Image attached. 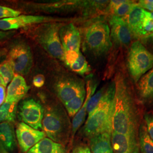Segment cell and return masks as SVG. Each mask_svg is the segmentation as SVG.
I'll return each instance as SVG.
<instances>
[{
	"label": "cell",
	"instance_id": "22",
	"mask_svg": "<svg viewBox=\"0 0 153 153\" xmlns=\"http://www.w3.org/2000/svg\"><path fill=\"white\" fill-rule=\"evenodd\" d=\"M16 103L5 102L0 106V123L3 122L14 123L16 118Z\"/></svg>",
	"mask_w": 153,
	"mask_h": 153
},
{
	"label": "cell",
	"instance_id": "1",
	"mask_svg": "<svg viewBox=\"0 0 153 153\" xmlns=\"http://www.w3.org/2000/svg\"><path fill=\"white\" fill-rule=\"evenodd\" d=\"M115 83L112 131L127 135H136L137 110L129 87L125 78L121 74L116 77Z\"/></svg>",
	"mask_w": 153,
	"mask_h": 153
},
{
	"label": "cell",
	"instance_id": "16",
	"mask_svg": "<svg viewBox=\"0 0 153 153\" xmlns=\"http://www.w3.org/2000/svg\"><path fill=\"white\" fill-rule=\"evenodd\" d=\"M0 142L9 152L15 150L16 147V136L13 123H0Z\"/></svg>",
	"mask_w": 153,
	"mask_h": 153
},
{
	"label": "cell",
	"instance_id": "33",
	"mask_svg": "<svg viewBox=\"0 0 153 153\" xmlns=\"http://www.w3.org/2000/svg\"><path fill=\"white\" fill-rule=\"evenodd\" d=\"M140 7L153 11V0H141L137 3Z\"/></svg>",
	"mask_w": 153,
	"mask_h": 153
},
{
	"label": "cell",
	"instance_id": "34",
	"mask_svg": "<svg viewBox=\"0 0 153 153\" xmlns=\"http://www.w3.org/2000/svg\"><path fill=\"white\" fill-rule=\"evenodd\" d=\"M126 1L125 0H113L109 1V4L107 6V11L112 13L113 11L117 6L124 3Z\"/></svg>",
	"mask_w": 153,
	"mask_h": 153
},
{
	"label": "cell",
	"instance_id": "12",
	"mask_svg": "<svg viewBox=\"0 0 153 153\" xmlns=\"http://www.w3.org/2000/svg\"><path fill=\"white\" fill-rule=\"evenodd\" d=\"M59 35L64 52L80 51L81 35L73 23H64L60 28Z\"/></svg>",
	"mask_w": 153,
	"mask_h": 153
},
{
	"label": "cell",
	"instance_id": "36",
	"mask_svg": "<svg viewBox=\"0 0 153 153\" xmlns=\"http://www.w3.org/2000/svg\"><path fill=\"white\" fill-rule=\"evenodd\" d=\"M73 153H91L90 149L87 146H78L74 149Z\"/></svg>",
	"mask_w": 153,
	"mask_h": 153
},
{
	"label": "cell",
	"instance_id": "11",
	"mask_svg": "<svg viewBox=\"0 0 153 153\" xmlns=\"http://www.w3.org/2000/svg\"><path fill=\"white\" fill-rule=\"evenodd\" d=\"M55 88L59 98L64 104L86 91L83 82L74 78L61 79L56 84Z\"/></svg>",
	"mask_w": 153,
	"mask_h": 153
},
{
	"label": "cell",
	"instance_id": "2",
	"mask_svg": "<svg viewBox=\"0 0 153 153\" xmlns=\"http://www.w3.org/2000/svg\"><path fill=\"white\" fill-rule=\"evenodd\" d=\"M115 93V83L113 82L105 88L98 105L88 115L83 129L86 136L90 138L105 133L112 134Z\"/></svg>",
	"mask_w": 153,
	"mask_h": 153
},
{
	"label": "cell",
	"instance_id": "19",
	"mask_svg": "<svg viewBox=\"0 0 153 153\" xmlns=\"http://www.w3.org/2000/svg\"><path fill=\"white\" fill-rule=\"evenodd\" d=\"M26 153H67V151L62 144L45 137Z\"/></svg>",
	"mask_w": 153,
	"mask_h": 153
},
{
	"label": "cell",
	"instance_id": "15",
	"mask_svg": "<svg viewBox=\"0 0 153 153\" xmlns=\"http://www.w3.org/2000/svg\"><path fill=\"white\" fill-rule=\"evenodd\" d=\"M29 88L23 76L15 74L7 88L5 102L18 103L26 95Z\"/></svg>",
	"mask_w": 153,
	"mask_h": 153
},
{
	"label": "cell",
	"instance_id": "9",
	"mask_svg": "<svg viewBox=\"0 0 153 153\" xmlns=\"http://www.w3.org/2000/svg\"><path fill=\"white\" fill-rule=\"evenodd\" d=\"M44 114L42 105L33 99L23 101L19 108V114L23 123L36 130L43 129Z\"/></svg>",
	"mask_w": 153,
	"mask_h": 153
},
{
	"label": "cell",
	"instance_id": "28",
	"mask_svg": "<svg viewBox=\"0 0 153 153\" xmlns=\"http://www.w3.org/2000/svg\"><path fill=\"white\" fill-rule=\"evenodd\" d=\"M105 90V88H102V89L99 90L97 93H95L94 95L91 96V97L89 99L86 109L87 113H88V115H90L98 105L104 94Z\"/></svg>",
	"mask_w": 153,
	"mask_h": 153
},
{
	"label": "cell",
	"instance_id": "17",
	"mask_svg": "<svg viewBox=\"0 0 153 153\" xmlns=\"http://www.w3.org/2000/svg\"><path fill=\"white\" fill-rule=\"evenodd\" d=\"M143 15L144 9L136 4L126 16L127 21H126L130 28L132 35L137 38L142 36V23Z\"/></svg>",
	"mask_w": 153,
	"mask_h": 153
},
{
	"label": "cell",
	"instance_id": "24",
	"mask_svg": "<svg viewBox=\"0 0 153 153\" xmlns=\"http://www.w3.org/2000/svg\"><path fill=\"white\" fill-rule=\"evenodd\" d=\"M86 96V92L85 91L65 104L66 111L71 117H73L76 115L81 108Z\"/></svg>",
	"mask_w": 153,
	"mask_h": 153
},
{
	"label": "cell",
	"instance_id": "32",
	"mask_svg": "<svg viewBox=\"0 0 153 153\" xmlns=\"http://www.w3.org/2000/svg\"><path fill=\"white\" fill-rule=\"evenodd\" d=\"M16 31H4L0 30V44L7 42L9 39L11 38L15 34Z\"/></svg>",
	"mask_w": 153,
	"mask_h": 153
},
{
	"label": "cell",
	"instance_id": "41",
	"mask_svg": "<svg viewBox=\"0 0 153 153\" xmlns=\"http://www.w3.org/2000/svg\"><path fill=\"white\" fill-rule=\"evenodd\" d=\"M147 14H148V16L150 19H152V20H153V11L152 12V13H150V12H149V11H147Z\"/></svg>",
	"mask_w": 153,
	"mask_h": 153
},
{
	"label": "cell",
	"instance_id": "20",
	"mask_svg": "<svg viewBox=\"0 0 153 153\" xmlns=\"http://www.w3.org/2000/svg\"><path fill=\"white\" fill-rule=\"evenodd\" d=\"M97 88V85H91V82H88L87 84V91H86V98L85 99V102L82 105L81 108L78 112V113L75 115L73 121H72V135L74 136L79 129V128L82 126L83 123L86 115L87 113V105L88 102L91 96L94 94Z\"/></svg>",
	"mask_w": 153,
	"mask_h": 153
},
{
	"label": "cell",
	"instance_id": "13",
	"mask_svg": "<svg viewBox=\"0 0 153 153\" xmlns=\"http://www.w3.org/2000/svg\"><path fill=\"white\" fill-rule=\"evenodd\" d=\"M109 25L111 38L116 44L126 46L130 43L133 35L125 18L112 16Z\"/></svg>",
	"mask_w": 153,
	"mask_h": 153
},
{
	"label": "cell",
	"instance_id": "23",
	"mask_svg": "<svg viewBox=\"0 0 153 153\" xmlns=\"http://www.w3.org/2000/svg\"><path fill=\"white\" fill-rule=\"evenodd\" d=\"M139 148L142 153H153V141L145 124H142L139 129Z\"/></svg>",
	"mask_w": 153,
	"mask_h": 153
},
{
	"label": "cell",
	"instance_id": "42",
	"mask_svg": "<svg viewBox=\"0 0 153 153\" xmlns=\"http://www.w3.org/2000/svg\"><path fill=\"white\" fill-rule=\"evenodd\" d=\"M0 85H3V86H5L4 83L3 82V81H2V78H1V76H0Z\"/></svg>",
	"mask_w": 153,
	"mask_h": 153
},
{
	"label": "cell",
	"instance_id": "29",
	"mask_svg": "<svg viewBox=\"0 0 153 153\" xmlns=\"http://www.w3.org/2000/svg\"><path fill=\"white\" fill-rule=\"evenodd\" d=\"M153 33V20L150 19L147 14V11L144 10V15L142 20V35H149Z\"/></svg>",
	"mask_w": 153,
	"mask_h": 153
},
{
	"label": "cell",
	"instance_id": "40",
	"mask_svg": "<svg viewBox=\"0 0 153 153\" xmlns=\"http://www.w3.org/2000/svg\"><path fill=\"white\" fill-rule=\"evenodd\" d=\"M145 38L148 39H149L153 43V33H152L150 34V35H148V36H146V37Z\"/></svg>",
	"mask_w": 153,
	"mask_h": 153
},
{
	"label": "cell",
	"instance_id": "21",
	"mask_svg": "<svg viewBox=\"0 0 153 153\" xmlns=\"http://www.w3.org/2000/svg\"><path fill=\"white\" fill-rule=\"evenodd\" d=\"M137 90L140 98L143 100L153 99V68L140 78Z\"/></svg>",
	"mask_w": 153,
	"mask_h": 153
},
{
	"label": "cell",
	"instance_id": "38",
	"mask_svg": "<svg viewBox=\"0 0 153 153\" xmlns=\"http://www.w3.org/2000/svg\"><path fill=\"white\" fill-rule=\"evenodd\" d=\"M7 49L6 48H0V61L3 58L4 56L7 55Z\"/></svg>",
	"mask_w": 153,
	"mask_h": 153
},
{
	"label": "cell",
	"instance_id": "3",
	"mask_svg": "<svg viewBox=\"0 0 153 153\" xmlns=\"http://www.w3.org/2000/svg\"><path fill=\"white\" fill-rule=\"evenodd\" d=\"M83 49L96 57L105 55L112 47L110 28L102 18L88 22L83 35Z\"/></svg>",
	"mask_w": 153,
	"mask_h": 153
},
{
	"label": "cell",
	"instance_id": "10",
	"mask_svg": "<svg viewBox=\"0 0 153 153\" xmlns=\"http://www.w3.org/2000/svg\"><path fill=\"white\" fill-rule=\"evenodd\" d=\"M16 136L22 152L27 153L31 148L44 138L46 134L44 131L35 129L22 122L16 126Z\"/></svg>",
	"mask_w": 153,
	"mask_h": 153
},
{
	"label": "cell",
	"instance_id": "35",
	"mask_svg": "<svg viewBox=\"0 0 153 153\" xmlns=\"http://www.w3.org/2000/svg\"><path fill=\"white\" fill-rule=\"evenodd\" d=\"M45 82L44 76L42 74H38L35 76L33 79V84L36 88H41L44 85Z\"/></svg>",
	"mask_w": 153,
	"mask_h": 153
},
{
	"label": "cell",
	"instance_id": "8",
	"mask_svg": "<svg viewBox=\"0 0 153 153\" xmlns=\"http://www.w3.org/2000/svg\"><path fill=\"white\" fill-rule=\"evenodd\" d=\"M70 19L53 16L33 15H20L19 16L0 19V30L4 31H15L19 28L29 27L49 22H67Z\"/></svg>",
	"mask_w": 153,
	"mask_h": 153
},
{
	"label": "cell",
	"instance_id": "4",
	"mask_svg": "<svg viewBox=\"0 0 153 153\" xmlns=\"http://www.w3.org/2000/svg\"><path fill=\"white\" fill-rule=\"evenodd\" d=\"M64 23L49 22L40 24L34 28L35 40L51 56L64 61V50L61 42L59 30Z\"/></svg>",
	"mask_w": 153,
	"mask_h": 153
},
{
	"label": "cell",
	"instance_id": "18",
	"mask_svg": "<svg viewBox=\"0 0 153 153\" xmlns=\"http://www.w3.org/2000/svg\"><path fill=\"white\" fill-rule=\"evenodd\" d=\"M91 153H113L111 134L102 133L90 138Z\"/></svg>",
	"mask_w": 153,
	"mask_h": 153
},
{
	"label": "cell",
	"instance_id": "39",
	"mask_svg": "<svg viewBox=\"0 0 153 153\" xmlns=\"http://www.w3.org/2000/svg\"><path fill=\"white\" fill-rule=\"evenodd\" d=\"M0 153H10L5 148H4V146L2 145V144L0 142Z\"/></svg>",
	"mask_w": 153,
	"mask_h": 153
},
{
	"label": "cell",
	"instance_id": "25",
	"mask_svg": "<svg viewBox=\"0 0 153 153\" xmlns=\"http://www.w3.org/2000/svg\"><path fill=\"white\" fill-rule=\"evenodd\" d=\"M15 76V72L11 63L6 60L0 63V76L1 77L5 86H6Z\"/></svg>",
	"mask_w": 153,
	"mask_h": 153
},
{
	"label": "cell",
	"instance_id": "7",
	"mask_svg": "<svg viewBox=\"0 0 153 153\" xmlns=\"http://www.w3.org/2000/svg\"><path fill=\"white\" fill-rule=\"evenodd\" d=\"M7 60L11 63L16 74L27 75L33 65V57L30 45L25 41L16 40L7 52Z\"/></svg>",
	"mask_w": 153,
	"mask_h": 153
},
{
	"label": "cell",
	"instance_id": "27",
	"mask_svg": "<svg viewBox=\"0 0 153 153\" xmlns=\"http://www.w3.org/2000/svg\"><path fill=\"white\" fill-rule=\"evenodd\" d=\"M135 4L136 3H134V1H126L124 3L117 6L115 9L112 12V14L114 16L120 18L127 16Z\"/></svg>",
	"mask_w": 153,
	"mask_h": 153
},
{
	"label": "cell",
	"instance_id": "6",
	"mask_svg": "<svg viewBox=\"0 0 153 153\" xmlns=\"http://www.w3.org/2000/svg\"><path fill=\"white\" fill-rule=\"evenodd\" d=\"M42 126L46 136L53 141L61 144L67 139L69 126L60 109L56 107L45 109Z\"/></svg>",
	"mask_w": 153,
	"mask_h": 153
},
{
	"label": "cell",
	"instance_id": "5",
	"mask_svg": "<svg viewBox=\"0 0 153 153\" xmlns=\"http://www.w3.org/2000/svg\"><path fill=\"white\" fill-rule=\"evenodd\" d=\"M153 66V54L139 41L133 42L129 49L128 68L132 79L137 82Z\"/></svg>",
	"mask_w": 153,
	"mask_h": 153
},
{
	"label": "cell",
	"instance_id": "26",
	"mask_svg": "<svg viewBox=\"0 0 153 153\" xmlns=\"http://www.w3.org/2000/svg\"><path fill=\"white\" fill-rule=\"evenodd\" d=\"M71 71L80 75H84L90 71V69L88 65L86 58L80 52L79 56L76 60L68 66Z\"/></svg>",
	"mask_w": 153,
	"mask_h": 153
},
{
	"label": "cell",
	"instance_id": "31",
	"mask_svg": "<svg viewBox=\"0 0 153 153\" xmlns=\"http://www.w3.org/2000/svg\"><path fill=\"white\" fill-rule=\"evenodd\" d=\"M145 120L146 122V126L148 134L153 141V114H146L145 116Z\"/></svg>",
	"mask_w": 153,
	"mask_h": 153
},
{
	"label": "cell",
	"instance_id": "37",
	"mask_svg": "<svg viewBox=\"0 0 153 153\" xmlns=\"http://www.w3.org/2000/svg\"><path fill=\"white\" fill-rule=\"evenodd\" d=\"M5 87L3 85H0V106L5 102Z\"/></svg>",
	"mask_w": 153,
	"mask_h": 153
},
{
	"label": "cell",
	"instance_id": "30",
	"mask_svg": "<svg viewBox=\"0 0 153 153\" xmlns=\"http://www.w3.org/2000/svg\"><path fill=\"white\" fill-rule=\"evenodd\" d=\"M21 15V12L8 7L0 5V19L14 18Z\"/></svg>",
	"mask_w": 153,
	"mask_h": 153
},
{
	"label": "cell",
	"instance_id": "14",
	"mask_svg": "<svg viewBox=\"0 0 153 153\" xmlns=\"http://www.w3.org/2000/svg\"><path fill=\"white\" fill-rule=\"evenodd\" d=\"M111 145L113 153H139L136 135H127L112 131Z\"/></svg>",
	"mask_w": 153,
	"mask_h": 153
}]
</instances>
